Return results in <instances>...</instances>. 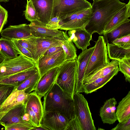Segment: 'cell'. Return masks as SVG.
I'll return each instance as SVG.
<instances>
[{
  "instance_id": "42",
  "label": "cell",
  "mask_w": 130,
  "mask_h": 130,
  "mask_svg": "<svg viewBox=\"0 0 130 130\" xmlns=\"http://www.w3.org/2000/svg\"><path fill=\"white\" fill-rule=\"evenodd\" d=\"M111 130H130V118L119 123Z\"/></svg>"
},
{
  "instance_id": "13",
  "label": "cell",
  "mask_w": 130,
  "mask_h": 130,
  "mask_svg": "<svg viewBox=\"0 0 130 130\" xmlns=\"http://www.w3.org/2000/svg\"><path fill=\"white\" fill-rule=\"evenodd\" d=\"M1 35L2 37L10 40L25 39L33 37L29 24H26L10 25L2 30Z\"/></svg>"
},
{
  "instance_id": "31",
  "label": "cell",
  "mask_w": 130,
  "mask_h": 130,
  "mask_svg": "<svg viewBox=\"0 0 130 130\" xmlns=\"http://www.w3.org/2000/svg\"><path fill=\"white\" fill-rule=\"evenodd\" d=\"M40 77L38 71L29 77L19 85L16 87L18 90H24L25 93L29 94L36 88Z\"/></svg>"
},
{
  "instance_id": "10",
  "label": "cell",
  "mask_w": 130,
  "mask_h": 130,
  "mask_svg": "<svg viewBox=\"0 0 130 130\" xmlns=\"http://www.w3.org/2000/svg\"><path fill=\"white\" fill-rule=\"evenodd\" d=\"M65 57L63 50L53 54L40 57L35 62L40 76L50 70L60 66L66 61Z\"/></svg>"
},
{
  "instance_id": "40",
  "label": "cell",
  "mask_w": 130,
  "mask_h": 130,
  "mask_svg": "<svg viewBox=\"0 0 130 130\" xmlns=\"http://www.w3.org/2000/svg\"><path fill=\"white\" fill-rule=\"evenodd\" d=\"M8 17V11L0 4V34L7 22Z\"/></svg>"
},
{
  "instance_id": "21",
  "label": "cell",
  "mask_w": 130,
  "mask_h": 130,
  "mask_svg": "<svg viewBox=\"0 0 130 130\" xmlns=\"http://www.w3.org/2000/svg\"><path fill=\"white\" fill-rule=\"evenodd\" d=\"M91 13V8L82 11L73 20L62 24L59 29L67 31L79 28L85 29Z\"/></svg>"
},
{
  "instance_id": "44",
  "label": "cell",
  "mask_w": 130,
  "mask_h": 130,
  "mask_svg": "<svg viewBox=\"0 0 130 130\" xmlns=\"http://www.w3.org/2000/svg\"><path fill=\"white\" fill-rule=\"evenodd\" d=\"M46 130L44 128L41 126L39 127L34 126L31 129V130Z\"/></svg>"
},
{
  "instance_id": "6",
  "label": "cell",
  "mask_w": 130,
  "mask_h": 130,
  "mask_svg": "<svg viewBox=\"0 0 130 130\" xmlns=\"http://www.w3.org/2000/svg\"><path fill=\"white\" fill-rule=\"evenodd\" d=\"M91 6V3L86 0H54L51 18L58 16L60 18L85 10Z\"/></svg>"
},
{
  "instance_id": "47",
  "label": "cell",
  "mask_w": 130,
  "mask_h": 130,
  "mask_svg": "<svg viewBox=\"0 0 130 130\" xmlns=\"http://www.w3.org/2000/svg\"><path fill=\"white\" fill-rule=\"evenodd\" d=\"M121 0L122 1H124V0Z\"/></svg>"
},
{
  "instance_id": "4",
  "label": "cell",
  "mask_w": 130,
  "mask_h": 130,
  "mask_svg": "<svg viewBox=\"0 0 130 130\" xmlns=\"http://www.w3.org/2000/svg\"><path fill=\"white\" fill-rule=\"evenodd\" d=\"M106 44L103 36H99L89 59L83 79L110 62Z\"/></svg>"
},
{
  "instance_id": "35",
  "label": "cell",
  "mask_w": 130,
  "mask_h": 130,
  "mask_svg": "<svg viewBox=\"0 0 130 130\" xmlns=\"http://www.w3.org/2000/svg\"><path fill=\"white\" fill-rule=\"evenodd\" d=\"M16 86L0 83V107Z\"/></svg>"
},
{
  "instance_id": "41",
  "label": "cell",
  "mask_w": 130,
  "mask_h": 130,
  "mask_svg": "<svg viewBox=\"0 0 130 130\" xmlns=\"http://www.w3.org/2000/svg\"><path fill=\"white\" fill-rule=\"evenodd\" d=\"M60 19L59 17L52 18L49 22L46 25L48 28L54 30L59 29L60 26L59 24Z\"/></svg>"
},
{
  "instance_id": "15",
  "label": "cell",
  "mask_w": 130,
  "mask_h": 130,
  "mask_svg": "<svg viewBox=\"0 0 130 130\" xmlns=\"http://www.w3.org/2000/svg\"><path fill=\"white\" fill-rule=\"evenodd\" d=\"M29 95L24 90H18L16 87L0 107V120L10 109L16 105L25 104Z\"/></svg>"
},
{
  "instance_id": "30",
  "label": "cell",
  "mask_w": 130,
  "mask_h": 130,
  "mask_svg": "<svg viewBox=\"0 0 130 130\" xmlns=\"http://www.w3.org/2000/svg\"><path fill=\"white\" fill-rule=\"evenodd\" d=\"M63 33L64 37L61 40V46L65 54L66 60H75L77 57L76 48L67 32L63 31Z\"/></svg>"
},
{
  "instance_id": "36",
  "label": "cell",
  "mask_w": 130,
  "mask_h": 130,
  "mask_svg": "<svg viewBox=\"0 0 130 130\" xmlns=\"http://www.w3.org/2000/svg\"><path fill=\"white\" fill-rule=\"evenodd\" d=\"M6 130H31L33 126L29 123H17L3 126Z\"/></svg>"
},
{
  "instance_id": "38",
  "label": "cell",
  "mask_w": 130,
  "mask_h": 130,
  "mask_svg": "<svg viewBox=\"0 0 130 130\" xmlns=\"http://www.w3.org/2000/svg\"><path fill=\"white\" fill-rule=\"evenodd\" d=\"M11 40L14 46L21 54L34 61L32 56L28 50L22 46L16 40Z\"/></svg>"
},
{
  "instance_id": "19",
  "label": "cell",
  "mask_w": 130,
  "mask_h": 130,
  "mask_svg": "<svg viewBox=\"0 0 130 130\" xmlns=\"http://www.w3.org/2000/svg\"><path fill=\"white\" fill-rule=\"evenodd\" d=\"M130 0L128 3L118 12L107 24L103 35H105L127 22L130 21Z\"/></svg>"
},
{
  "instance_id": "49",
  "label": "cell",
  "mask_w": 130,
  "mask_h": 130,
  "mask_svg": "<svg viewBox=\"0 0 130 130\" xmlns=\"http://www.w3.org/2000/svg\"></svg>"
},
{
  "instance_id": "43",
  "label": "cell",
  "mask_w": 130,
  "mask_h": 130,
  "mask_svg": "<svg viewBox=\"0 0 130 130\" xmlns=\"http://www.w3.org/2000/svg\"><path fill=\"white\" fill-rule=\"evenodd\" d=\"M63 50L61 45L53 46L47 50L42 56L53 54Z\"/></svg>"
},
{
  "instance_id": "12",
  "label": "cell",
  "mask_w": 130,
  "mask_h": 130,
  "mask_svg": "<svg viewBox=\"0 0 130 130\" xmlns=\"http://www.w3.org/2000/svg\"><path fill=\"white\" fill-rule=\"evenodd\" d=\"M29 26L32 35L36 38H54L60 40L63 38V31L49 28L38 21L31 22Z\"/></svg>"
},
{
  "instance_id": "33",
  "label": "cell",
  "mask_w": 130,
  "mask_h": 130,
  "mask_svg": "<svg viewBox=\"0 0 130 130\" xmlns=\"http://www.w3.org/2000/svg\"><path fill=\"white\" fill-rule=\"evenodd\" d=\"M118 63L119 71L124 75L126 81L130 83V58L119 60Z\"/></svg>"
},
{
  "instance_id": "24",
  "label": "cell",
  "mask_w": 130,
  "mask_h": 130,
  "mask_svg": "<svg viewBox=\"0 0 130 130\" xmlns=\"http://www.w3.org/2000/svg\"><path fill=\"white\" fill-rule=\"evenodd\" d=\"M37 50L33 57L34 61L36 62L41 57L45 52L52 47L61 45V40L54 38H36Z\"/></svg>"
},
{
  "instance_id": "45",
  "label": "cell",
  "mask_w": 130,
  "mask_h": 130,
  "mask_svg": "<svg viewBox=\"0 0 130 130\" xmlns=\"http://www.w3.org/2000/svg\"><path fill=\"white\" fill-rule=\"evenodd\" d=\"M4 59V58L0 55V63L3 61Z\"/></svg>"
},
{
  "instance_id": "25",
  "label": "cell",
  "mask_w": 130,
  "mask_h": 130,
  "mask_svg": "<svg viewBox=\"0 0 130 130\" xmlns=\"http://www.w3.org/2000/svg\"><path fill=\"white\" fill-rule=\"evenodd\" d=\"M116 114L119 122L124 121L130 118V91L118 103Z\"/></svg>"
},
{
  "instance_id": "32",
  "label": "cell",
  "mask_w": 130,
  "mask_h": 130,
  "mask_svg": "<svg viewBox=\"0 0 130 130\" xmlns=\"http://www.w3.org/2000/svg\"><path fill=\"white\" fill-rule=\"evenodd\" d=\"M16 40L22 46L27 49L31 53L33 58L37 50L36 38L32 37L27 39Z\"/></svg>"
},
{
  "instance_id": "5",
  "label": "cell",
  "mask_w": 130,
  "mask_h": 130,
  "mask_svg": "<svg viewBox=\"0 0 130 130\" xmlns=\"http://www.w3.org/2000/svg\"><path fill=\"white\" fill-rule=\"evenodd\" d=\"M73 101L75 115L78 119L83 130H96L88 102L84 95L75 92Z\"/></svg>"
},
{
  "instance_id": "14",
  "label": "cell",
  "mask_w": 130,
  "mask_h": 130,
  "mask_svg": "<svg viewBox=\"0 0 130 130\" xmlns=\"http://www.w3.org/2000/svg\"><path fill=\"white\" fill-rule=\"evenodd\" d=\"M58 67L50 70L40 77L34 91L41 99L55 83L58 73Z\"/></svg>"
},
{
  "instance_id": "11",
  "label": "cell",
  "mask_w": 130,
  "mask_h": 130,
  "mask_svg": "<svg viewBox=\"0 0 130 130\" xmlns=\"http://www.w3.org/2000/svg\"><path fill=\"white\" fill-rule=\"evenodd\" d=\"M95 47L94 46L82 51L77 59V69L75 92H84L83 81L85 70L89 59Z\"/></svg>"
},
{
  "instance_id": "9",
  "label": "cell",
  "mask_w": 130,
  "mask_h": 130,
  "mask_svg": "<svg viewBox=\"0 0 130 130\" xmlns=\"http://www.w3.org/2000/svg\"><path fill=\"white\" fill-rule=\"evenodd\" d=\"M69 121L60 113L46 112L43 113L41 126L47 130H66Z\"/></svg>"
},
{
  "instance_id": "20",
  "label": "cell",
  "mask_w": 130,
  "mask_h": 130,
  "mask_svg": "<svg viewBox=\"0 0 130 130\" xmlns=\"http://www.w3.org/2000/svg\"><path fill=\"white\" fill-rule=\"evenodd\" d=\"M25 109V104L16 105L9 110L1 118L0 125L3 126L17 123H28L22 119Z\"/></svg>"
},
{
  "instance_id": "18",
  "label": "cell",
  "mask_w": 130,
  "mask_h": 130,
  "mask_svg": "<svg viewBox=\"0 0 130 130\" xmlns=\"http://www.w3.org/2000/svg\"><path fill=\"white\" fill-rule=\"evenodd\" d=\"M117 102L114 98L107 100L100 109L99 115L104 123L112 124L117 120L116 114Z\"/></svg>"
},
{
  "instance_id": "29",
  "label": "cell",
  "mask_w": 130,
  "mask_h": 130,
  "mask_svg": "<svg viewBox=\"0 0 130 130\" xmlns=\"http://www.w3.org/2000/svg\"><path fill=\"white\" fill-rule=\"evenodd\" d=\"M21 54L14 46L11 40L0 38V55L4 59L15 58Z\"/></svg>"
},
{
  "instance_id": "27",
  "label": "cell",
  "mask_w": 130,
  "mask_h": 130,
  "mask_svg": "<svg viewBox=\"0 0 130 130\" xmlns=\"http://www.w3.org/2000/svg\"><path fill=\"white\" fill-rule=\"evenodd\" d=\"M130 21L125 22L104 35L106 42L112 43L116 39L130 34Z\"/></svg>"
},
{
  "instance_id": "26",
  "label": "cell",
  "mask_w": 130,
  "mask_h": 130,
  "mask_svg": "<svg viewBox=\"0 0 130 130\" xmlns=\"http://www.w3.org/2000/svg\"><path fill=\"white\" fill-rule=\"evenodd\" d=\"M118 61L112 60L111 62L105 66L84 78L83 80V85L90 83L98 78L106 76L118 67Z\"/></svg>"
},
{
  "instance_id": "37",
  "label": "cell",
  "mask_w": 130,
  "mask_h": 130,
  "mask_svg": "<svg viewBox=\"0 0 130 130\" xmlns=\"http://www.w3.org/2000/svg\"><path fill=\"white\" fill-rule=\"evenodd\" d=\"M112 43L124 48H130V34L116 39Z\"/></svg>"
},
{
  "instance_id": "17",
  "label": "cell",
  "mask_w": 130,
  "mask_h": 130,
  "mask_svg": "<svg viewBox=\"0 0 130 130\" xmlns=\"http://www.w3.org/2000/svg\"><path fill=\"white\" fill-rule=\"evenodd\" d=\"M68 36L70 38L78 49L83 51L87 49L90 45L92 35L84 28H79L69 30Z\"/></svg>"
},
{
  "instance_id": "48",
  "label": "cell",
  "mask_w": 130,
  "mask_h": 130,
  "mask_svg": "<svg viewBox=\"0 0 130 130\" xmlns=\"http://www.w3.org/2000/svg\"><path fill=\"white\" fill-rule=\"evenodd\" d=\"M27 1H28V0H27Z\"/></svg>"
},
{
  "instance_id": "22",
  "label": "cell",
  "mask_w": 130,
  "mask_h": 130,
  "mask_svg": "<svg viewBox=\"0 0 130 130\" xmlns=\"http://www.w3.org/2000/svg\"><path fill=\"white\" fill-rule=\"evenodd\" d=\"M38 71L35 65L33 67L1 79L0 83L18 86Z\"/></svg>"
},
{
  "instance_id": "34",
  "label": "cell",
  "mask_w": 130,
  "mask_h": 130,
  "mask_svg": "<svg viewBox=\"0 0 130 130\" xmlns=\"http://www.w3.org/2000/svg\"><path fill=\"white\" fill-rule=\"evenodd\" d=\"M24 14L25 18L30 22L36 21H39V18L31 0L27 1Z\"/></svg>"
},
{
  "instance_id": "2",
  "label": "cell",
  "mask_w": 130,
  "mask_h": 130,
  "mask_svg": "<svg viewBox=\"0 0 130 130\" xmlns=\"http://www.w3.org/2000/svg\"><path fill=\"white\" fill-rule=\"evenodd\" d=\"M44 97V113L58 112L64 115L69 120L75 117L73 100L67 99L61 89L56 83Z\"/></svg>"
},
{
  "instance_id": "1",
  "label": "cell",
  "mask_w": 130,
  "mask_h": 130,
  "mask_svg": "<svg viewBox=\"0 0 130 130\" xmlns=\"http://www.w3.org/2000/svg\"><path fill=\"white\" fill-rule=\"evenodd\" d=\"M91 13L85 29L91 35H103L105 27L115 14L126 4L119 0H93Z\"/></svg>"
},
{
  "instance_id": "23",
  "label": "cell",
  "mask_w": 130,
  "mask_h": 130,
  "mask_svg": "<svg viewBox=\"0 0 130 130\" xmlns=\"http://www.w3.org/2000/svg\"><path fill=\"white\" fill-rule=\"evenodd\" d=\"M119 71L118 67L106 76L98 78L88 83L83 84L84 92L86 94H88L95 92L110 81L118 74Z\"/></svg>"
},
{
  "instance_id": "3",
  "label": "cell",
  "mask_w": 130,
  "mask_h": 130,
  "mask_svg": "<svg viewBox=\"0 0 130 130\" xmlns=\"http://www.w3.org/2000/svg\"><path fill=\"white\" fill-rule=\"evenodd\" d=\"M77 69V59L66 61L58 67L55 83L62 91L66 98L73 100L75 92Z\"/></svg>"
},
{
  "instance_id": "46",
  "label": "cell",
  "mask_w": 130,
  "mask_h": 130,
  "mask_svg": "<svg viewBox=\"0 0 130 130\" xmlns=\"http://www.w3.org/2000/svg\"><path fill=\"white\" fill-rule=\"evenodd\" d=\"M8 0H0V2H6L8 1Z\"/></svg>"
},
{
  "instance_id": "7",
  "label": "cell",
  "mask_w": 130,
  "mask_h": 130,
  "mask_svg": "<svg viewBox=\"0 0 130 130\" xmlns=\"http://www.w3.org/2000/svg\"><path fill=\"white\" fill-rule=\"evenodd\" d=\"M35 66L34 61L21 54L14 58L4 59L0 63V80Z\"/></svg>"
},
{
  "instance_id": "16",
  "label": "cell",
  "mask_w": 130,
  "mask_h": 130,
  "mask_svg": "<svg viewBox=\"0 0 130 130\" xmlns=\"http://www.w3.org/2000/svg\"><path fill=\"white\" fill-rule=\"evenodd\" d=\"M39 19V21L46 25L52 17L54 0H31Z\"/></svg>"
},
{
  "instance_id": "39",
  "label": "cell",
  "mask_w": 130,
  "mask_h": 130,
  "mask_svg": "<svg viewBox=\"0 0 130 130\" xmlns=\"http://www.w3.org/2000/svg\"><path fill=\"white\" fill-rule=\"evenodd\" d=\"M83 130L80 122L77 117L74 118L69 121L66 130Z\"/></svg>"
},
{
  "instance_id": "28",
  "label": "cell",
  "mask_w": 130,
  "mask_h": 130,
  "mask_svg": "<svg viewBox=\"0 0 130 130\" xmlns=\"http://www.w3.org/2000/svg\"><path fill=\"white\" fill-rule=\"evenodd\" d=\"M108 54L109 59L119 61L130 58V48H124L113 43L107 42Z\"/></svg>"
},
{
  "instance_id": "8",
  "label": "cell",
  "mask_w": 130,
  "mask_h": 130,
  "mask_svg": "<svg viewBox=\"0 0 130 130\" xmlns=\"http://www.w3.org/2000/svg\"><path fill=\"white\" fill-rule=\"evenodd\" d=\"M41 99L34 91L29 94L25 104L24 112L28 115L31 123L34 126H41L44 112Z\"/></svg>"
}]
</instances>
